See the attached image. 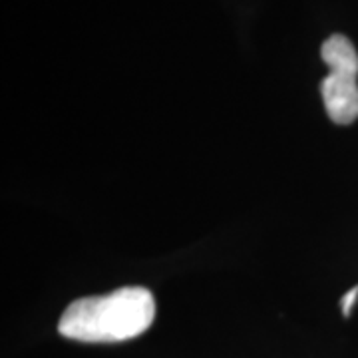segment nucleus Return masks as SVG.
<instances>
[{"label":"nucleus","instance_id":"nucleus-1","mask_svg":"<svg viewBox=\"0 0 358 358\" xmlns=\"http://www.w3.org/2000/svg\"><path fill=\"white\" fill-rule=\"evenodd\" d=\"M155 319V299L145 287H122L102 296H84L62 313L58 331L80 343H122L143 334Z\"/></svg>","mask_w":358,"mask_h":358},{"label":"nucleus","instance_id":"nucleus-2","mask_svg":"<svg viewBox=\"0 0 358 358\" xmlns=\"http://www.w3.org/2000/svg\"><path fill=\"white\" fill-rule=\"evenodd\" d=\"M320 58L329 66V76L320 82V94L327 114L338 126L358 120V54L343 34L324 40Z\"/></svg>","mask_w":358,"mask_h":358},{"label":"nucleus","instance_id":"nucleus-3","mask_svg":"<svg viewBox=\"0 0 358 358\" xmlns=\"http://www.w3.org/2000/svg\"><path fill=\"white\" fill-rule=\"evenodd\" d=\"M358 299V285L357 287H352L348 293L341 299V308H343V315L345 317H350V310H352V307H355V301Z\"/></svg>","mask_w":358,"mask_h":358}]
</instances>
